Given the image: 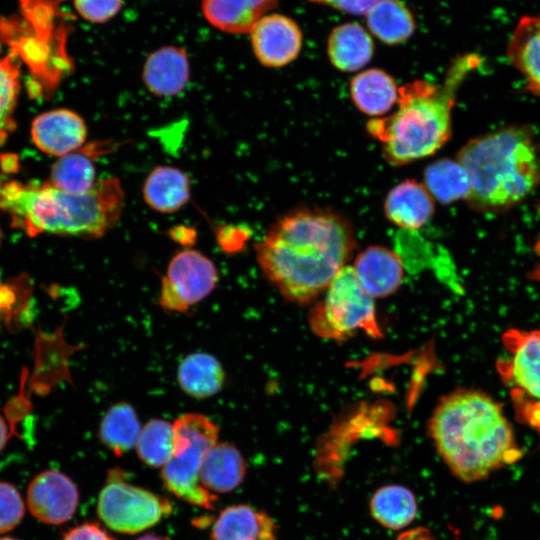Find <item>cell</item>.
I'll return each mask as SVG.
<instances>
[{
	"label": "cell",
	"instance_id": "cell-1",
	"mask_svg": "<svg viewBox=\"0 0 540 540\" xmlns=\"http://www.w3.org/2000/svg\"><path fill=\"white\" fill-rule=\"evenodd\" d=\"M355 248L351 222L319 207L284 213L255 244L262 273L285 299L298 304L323 294Z\"/></svg>",
	"mask_w": 540,
	"mask_h": 540
},
{
	"label": "cell",
	"instance_id": "cell-2",
	"mask_svg": "<svg viewBox=\"0 0 540 540\" xmlns=\"http://www.w3.org/2000/svg\"><path fill=\"white\" fill-rule=\"evenodd\" d=\"M428 433L452 475L464 483L483 481L523 455L501 405L478 390L461 388L442 397Z\"/></svg>",
	"mask_w": 540,
	"mask_h": 540
},
{
	"label": "cell",
	"instance_id": "cell-3",
	"mask_svg": "<svg viewBox=\"0 0 540 540\" xmlns=\"http://www.w3.org/2000/svg\"><path fill=\"white\" fill-rule=\"evenodd\" d=\"M478 64L476 55H465L452 64L442 86L424 80L401 86L397 110L368 121L367 132L380 141L390 165L404 166L431 156L447 143L457 89Z\"/></svg>",
	"mask_w": 540,
	"mask_h": 540
},
{
	"label": "cell",
	"instance_id": "cell-4",
	"mask_svg": "<svg viewBox=\"0 0 540 540\" xmlns=\"http://www.w3.org/2000/svg\"><path fill=\"white\" fill-rule=\"evenodd\" d=\"M124 191L118 179L104 178L86 193H69L49 181L0 183V209L13 225L29 236L52 233L94 239L107 233L120 219Z\"/></svg>",
	"mask_w": 540,
	"mask_h": 540
},
{
	"label": "cell",
	"instance_id": "cell-5",
	"mask_svg": "<svg viewBox=\"0 0 540 540\" xmlns=\"http://www.w3.org/2000/svg\"><path fill=\"white\" fill-rule=\"evenodd\" d=\"M456 159L470 178L465 201L478 212L509 211L540 183V145L528 126H505L473 138Z\"/></svg>",
	"mask_w": 540,
	"mask_h": 540
},
{
	"label": "cell",
	"instance_id": "cell-6",
	"mask_svg": "<svg viewBox=\"0 0 540 540\" xmlns=\"http://www.w3.org/2000/svg\"><path fill=\"white\" fill-rule=\"evenodd\" d=\"M173 427V455L161 472L164 486L185 502L211 509L217 497L202 487L199 475L206 454L217 443L219 428L198 413L181 415Z\"/></svg>",
	"mask_w": 540,
	"mask_h": 540
},
{
	"label": "cell",
	"instance_id": "cell-7",
	"mask_svg": "<svg viewBox=\"0 0 540 540\" xmlns=\"http://www.w3.org/2000/svg\"><path fill=\"white\" fill-rule=\"evenodd\" d=\"M312 331L325 339L346 340L357 332L380 338L374 298L361 286L352 266L346 265L334 277L309 313Z\"/></svg>",
	"mask_w": 540,
	"mask_h": 540
},
{
	"label": "cell",
	"instance_id": "cell-8",
	"mask_svg": "<svg viewBox=\"0 0 540 540\" xmlns=\"http://www.w3.org/2000/svg\"><path fill=\"white\" fill-rule=\"evenodd\" d=\"M507 358L497 363L517 410L540 430V331L511 329L502 335Z\"/></svg>",
	"mask_w": 540,
	"mask_h": 540
},
{
	"label": "cell",
	"instance_id": "cell-9",
	"mask_svg": "<svg viewBox=\"0 0 540 540\" xmlns=\"http://www.w3.org/2000/svg\"><path fill=\"white\" fill-rule=\"evenodd\" d=\"M102 488L97 513L112 530L134 534L157 524L172 511L168 499L142 487L121 481L116 472Z\"/></svg>",
	"mask_w": 540,
	"mask_h": 540
},
{
	"label": "cell",
	"instance_id": "cell-10",
	"mask_svg": "<svg viewBox=\"0 0 540 540\" xmlns=\"http://www.w3.org/2000/svg\"><path fill=\"white\" fill-rule=\"evenodd\" d=\"M217 281V269L208 257L196 250H182L172 257L162 277L158 304L172 312L187 311L206 298Z\"/></svg>",
	"mask_w": 540,
	"mask_h": 540
},
{
	"label": "cell",
	"instance_id": "cell-11",
	"mask_svg": "<svg viewBox=\"0 0 540 540\" xmlns=\"http://www.w3.org/2000/svg\"><path fill=\"white\" fill-rule=\"evenodd\" d=\"M78 503L77 486L58 470L40 472L27 488L29 511L45 524L60 525L69 521L75 514Z\"/></svg>",
	"mask_w": 540,
	"mask_h": 540
},
{
	"label": "cell",
	"instance_id": "cell-12",
	"mask_svg": "<svg viewBox=\"0 0 540 540\" xmlns=\"http://www.w3.org/2000/svg\"><path fill=\"white\" fill-rule=\"evenodd\" d=\"M251 44L258 61L270 68L286 66L297 58L302 47L298 25L280 14L261 17L250 31Z\"/></svg>",
	"mask_w": 540,
	"mask_h": 540
},
{
	"label": "cell",
	"instance_id": "cell-13",
	"mask_svg": "<svg viewBox=\"0 0 540 540\" xmlns=\"http://www.w3.org/2000/svg\"><path fill=\"white\" fill-rule=\"evenodd\" d=\"M31 136L41 151L62 157L83 147L87 138V126L74 111L54 109L33 120Z\"/></svg>",
	"mask_w": 540,
	"mask_h": 540
},
{
	"label": "cell",
	"instance_id": "cell-14",
	"mask_svg": "<svg viewBox=\"0 0 540 540\" xmlns=\"http://www.w3.org/2000/svg\"><path fill=\"white\" fill-rule=\"evenodd\" d=\"M364 290L375 298L393 294L404 279V266L393 250L372 245L360 252L352 265Z\"/></svg>",
	"mask_w": 540,
	"mask_h": 540
},
{
	"label": "cell",
	"instance_id": "cell-15",
	"mask_svg": "<svg viewBox=\"0 0 540 540\" xmlns=\"http://www.w3.org/2000/svg\"><path fill=\"white\" fill-rule=\"evenodd\" d=\"M434 201L423 183L405 179L387 193L383 205L384 214L397 227L416 230L432 218Z\"/></svg>",
	"mask_w": 540,
	"mask_h": 540
},
{
	"label": "cell",
	"instance_id": "cell-16",
	"mask_svg": "<svg viewBox=\"0 0 540 540\" xmlns=\"http://www.w3.org/2000/svg\"><path fill=\"white\" fill-rule=\"evenodd\" d=\"M189 78V60L182 47L162 46L148 55L143 66L142 80L145 86L159 97L179 94Z\"/></svg>",
	"mask_w": 540,
	"mask_h": 540
},
{
	"label": "cell",
	"instance_id": "cell-17",
	"mask_svg": "<svg viewBox=\"0 0 540 540\" xmlns=\"http://www.w3.org/2000/svg\"><path fill=\"white\" fill-rule=\"evenodd\" d=\"M510 64L523 76L526 88L540 97V13L523 15L507 44Z\"/></svg>",
	"mask_w": 540,
	"mask_h": 540
},
{
	"label": "cell",
	"instance_id": "cell-18",
	"mask_svg": "<svg viewBox=\"0 0 540 540\" xmlns=\"http://www.w3.org/2000/svg\"><path fill=\"white\" fill-rule=\"evenodd\" d=\"M273 519L246 504L226 507L214 522L212 540H276Z\"/></svg>",
	"mask_w": 540,
	"mask_h": 540
},
{
	"label": "cell",
	"instance_id": "cell-19",
	"mask_svg": "<svg viewBox=\"0 0 540 540\" xmlns=\"http://www.w3.org/2000/svg\"><path fill=\"white\" fill-rule=\"evenodd\" d=\"M399 89L395 79L386 71L371 68L360 72L350 81V96L363 114L379 118L398 103Z\"/></svg>",
	"mask_w": 540,
	"mask_h": 540
},
{
	"label": "cell",
	"instance_id": "cell-20",
	"mask_svg": "<svg viewBox=\"0 0 540 540\" xmlns=\"http://www.w3.org/2000/svg\"><path fill=\"white\" fill-rule=\"evenodd\" d=\"M246 475V461L231 443H216L206 454L200 483L211 494L228 493L236 489Z\"/></svg>",
	"mask_w": 540,
	"mask_h": 540
},
{
	"label": "cell",
	"instance_id": "cell-21",
	"mask_svg": "<svg viewBox=\"0 0 540 540\" xmlns=\"http://www.w3.org/2000/svg\"><path fill=\"white\" fill-rule=\"evenodd\" d=\"M277 0H202L206 20L215 28L232 34L248 33Z\"/></svg>",
	"mask_w": 540,
	"mask_h": 540
},
{
	"label": "cell",
	"instance_id": "cell-22",
	"mask_svg": "<svg viewBox=\"0 0 540 540\" xmlns=\"http://www.w3.org/2000/svg\"><path fill=\"white\" fill-rule=\"evenodd\" d=\"M106 148L104 142H94L59 157L52 166L49 182L69 193L90 191L98 181L94 160Z\"/></svg>",
	"mask_w": 540,
	"mask_h": 540
},
{
	"label": "cell",
	"instance_id": "cell-23",
	"mask_svg": "<svg viewBox=\"0 0 540 540\" xmlns=\"http://www.w3.org/2000/svg\"><path fill=\"white\" fill-rule=\"evenodd\" d=\"M327 53L336 69L353 72L369 63L374 53V45L361 25L345 23L332 30L328 39Z\"/></svg>",
	"mask_w": 540,
	"mask_h": 540
},
{
	"label": "cell",
	"instance_id": "cell-24",
	"mask_svg": "<svg viewBox=\"0 0 540 540\" xmlns=\"http://www.w3.org/2000/svg\"><path fill=\"white\" fill-rule=\"evenodd\" d=\"M143 198L157 212H176L190 199L189 178L176 167L157 166L144 182Z\"/></svg>",
	"mask_w": 540,
	"mask_h": 540
},
{
	"label": "cell",
	"instance_id": "cell-25",
	"mask_svg": "<svg viewBox=\"0 0 540 540\" xmlns=\"http://www.w3.org/2000/svg\"><path fill=\"white\" fill-rule=\"evenodd\" d=\"M417 508L414 493L398 484L378 488L369 502L374 520L391 530H400L411 524L416 518Z\"/></svg>",
	"mask_w": 540,
	"mask_h": 540
},
{
	"label": "cell",
	"instance_id": "cell-26",
	"mask_svg": "<svg viewBox=\"0 0 540 540\" xmlns=\"http://www.w3.org/2000/svg\"><path fill=\"white\" fill-rule=\"evenodd\" d=\"M177 378L181 389L194 398L215 395L224 383V371L220 362L207 353H193L179 365Z\"/></svg>",
	"mask_w": 540,
	"mask_h": 540
},
{
	"label": "cell",
	"instance_id": "cell-27",
	"mask_svg": "<svg viewBox=\"0 0 540 540\" xmlns=\"http://www.w3.org/2000/svg\"><path fill=\"white\" fill-rule=\"evenodd\" d=\"M423 184L441 204L466 200L470 193L469 175L456 158H442L428 165L423 173Z\"/></svg>",
	"mask_w": 540,
	"mask_h": 540
},
{
	"label": "cell",
	"instance_id": "cell-28",
	"mask_svg": "<svg viewBox=\"0 0 540 540\" xmlns=\"http://www.w3.org/2000/svg\"><path fill=\"white\" fill-rule=\"evenodd\" d=\"M370 31L390 45L406 41L415 31V21L400 0H381L367 13Z\"/></svg>",
	"mask_w": 540,
	"mask_h": 540
},
{
	"label": "cell",
	"instance_id": "cell-29",
	"mask_svg": "<svg viewBox=\"0 0 540 540\" xmlns=\"http://www.w3.org/2000/svg\"><path fill=\"white\" fill-rule=\"evenodd\" d=\"M141 430L134 408L126 402H120L111 406L104 415L99 436L109 450L121 456L136 447Z\"/></svg>",
	"mask_w": 540,
	"mask_h": 540
},
{
	"label": "cell",
	"instance_id": "cell-30",
	"mask_svg": "<svg viewBox=\"0 0 540 540\" xmlns=\"http://www.w3.org/2000/svg\"><path fill=\"white\" fill-rule=\"evenodd\" d=\"M136 451L148 466L163 467L174 451L173 423L163 419H152L146 423L139 435Z\"/></svg>",
	"mask_w": 540,
	"mask_h": 540
},
{
	"label": "cell",
	"instance_id": "cell-31",
	"mask_svg": "<svg viewBox=\"0 0 540 540\" xmlns=\"http://www.w3.org/2000/svg\"><path fill=\"white\" fill-rule=\"evenodd\" d=\"M19 92V63L16 55L0 58V131L10 126Z\"/></svg>",
	"mask_w": 540,
	"mask_h": 540
},
{
	"label": "cell",
	"instance_id": "cell-32",
	"mask_svg": "<svg viewBox=\"0 0 540 540\" xmlns=\"http://www.w3.org/2000/svg\"><path fill=\"white\" fill-rule=\"evenodd\" d=\"M24 512V502L18 490L12 484L0 481V534L14 529Z\"/></svg>",
	"mask_w": 540,
	"mask_h": 540
},
{
	"label": "cell",
	"instance_id": "cell-33",
	"mask_svg": "<svg viewBox=\"0 0 540 540\" xmlns=\"http://www.w3.org/2000/svg\"><path fill=\"white\" fill-rule=\"evenodd\" d=\"M77 13L92 23H104L121 9L123 0H73Z\"/></svg>",
	"mask_w": 540,
	"mask_h": 540
},
{
	"label": "cell",
	"instance_id": "cell-34",
	"mask_svg": "<svg viewBox=\"0 0 540 540\" xmlns=\"http://www.w3.org/2000/svg\"><path fill=\"white\" fill-rule=\"evenodd\" d=\"M62 540H115L97 523L85 522L69 529Z\"/></svg>",
	"mask_w": 540,
	"mask_h": 540
},
{
	"label": "cell",
	"instance_id": "cell-35",
	"mask_svg": "<svg viewBox=\"0 0 540 540\" xmlns=\"http://www.w3.org/2000/svg\"><path fill=\"white\" fill-rule=\"evenodd\" d=\"M351 14H367L381 0H310Z\"/></svg>",
	"mask_w": 540,
	"mask_h": 540
},
{
	"label": "cell",
	"instance_id": "cell-36",
	"mask_svg": "<svg viewBox=\"0 0 540 540\" xmlns=\"http://www.w3.org/2000/svg\"><path fill=\"white\" fill-rule=\"evenodd\" d=\"M394 540H437V538L428 528L416 527L401 533Z\"/></svg>",
	"mask_w": 540,
	"mask_h": 540
},
{
	"label": "cell",
	"instance_id": "cell-37",
	"mask_svg": "<svg viewBox=\"0 0 540 540\" xmlns=\"http://www.w3.org/2000/svg\"><path fill=\"white\" fill-rule=\"evenodd\" d=\"M9 436H10V431H9L8 425L6 421L4 420L3 416L0 414V453L6 446Z\"/></svg>",
	"mask_w": 540,
	"mask_h": 540
},
{
	"label": "cell",
	"instance_id": "cell-38",
	"mask_svg": "<svg viewBox=\"0 0 540 540\" xmlns=\"http://www.w3.org/2000/svg\"><path fill=\"white\" fill-rule=\"evenodd\" d=\"M135 540H164V538L153 534H145Z\"/></svg>",
	"mask_w": 540,
	"mask_h": 540
},
{
	"label": "cell",
	"instance_id": "cell-39",
	"mask_svg": "<svg viewBox=\"0 0 540 540\" xmlns=\"http://www.w3.org/2000/svg\"><path fill=\"white\" fill-rule=\"evenodd\" d=\"M0 540H18V539L12 538V537H1Z\"/></svg>",
	"mask_w": 540,
	"mask_h": 540
},
{
	"label": "cell",
	"instance_id": "cell-40",
	"mask_svg": "<svg viewBox=\"0 0 540 540\" xmlns=\"http://www.w3.org/2000/svg\"><path fill=\"white\" fill-rule=\"evenodd\" d=\"M0 239H1V232H0Z\"/></svg>",
	"mask_w": 540,
	"mask_h": 540
},
{
	"label": "cell",
	"instance_id": "cell-41",
	"mask_svg": "<svg viewBox=\"0 0 540 540\" xmlns=\"http://www.w3.org/2000/svg\"><path fill=\"white\" fill-rule=\"evenodd\" d=\"M540 210V209H539Z\"/></svg>",
	"mask_w": 540,
	"mask_h": 540
}]
</instances>
